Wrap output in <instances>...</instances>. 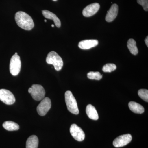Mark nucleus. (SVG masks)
I'll use <instances>...</instances> for the list:
<instances>
[{"instance_id": "nucleus-1", "label": "nucleus", "mask_w": 148, "mask_h": 148, "mask_svg": "<svg viewBox=\"0 0 148 148\" xmlns=\"http://www.w3.org/2000/svg\"><path fill=\"white\" fill-rule=\"evenodd\" d=\"M15 19L18 27L24 30L30 31L34 27V23L31 16L24 12H16Z\"/></svg>"}, {"instance_id": "nucleus-2", "label": "nucleus", "mask_w": 148, "mask_h": 148, "mask_svg": "<svg viewBox=\"0 0 148 148\" xmlns=\"http://www.w3.org/2000/svg\"><path fill=\"white\" fill-rule=\"evenodd\" d=\"M65 101L67 108L69 112L74 114L77 115L79 113V110L75 98L71 91L65 92Z\"/></svg>"}, {"instance_id": "nucleus-3", "label": "nucleus", "mask_w": 148, "mask_h": 148, "mask_svg": "<svg viewBox=\"0 0 148 148\" xmlns=\"http://www.w3.org/2000/svg\"><path fill=\"white\" fill-rule=\"evenodd\" d=\"M46 62L49 64H52L57 71L61 70L64 62L61 56L54 51H51L48 54Z\"/></svg>"}, {"instance_id": "nucleus-4", "label": "nucleus", "mask_w": 148, "mask_h": 148, "mask_svg": "<svg viewBox=\"0 0 148 148\" xmlns=\"http://www.w3.org/2000/svg\"><path fill=\"white\" fill-rule=\"evenodd\" d=\"M21 61L20 56L17 54L12 56L10 59V73L13 76H16L20 71Z\"/></svg>"}, {"instance_id": "nucleus-5", "label": "nucleus", "mask_w": 148, "mask_h": 148, "mask_svg": "<svg viewBox=\"0 0 148 148\" xmlns=\"http://www.w3.org/2000/svg\"><path fill=\"white\" fill-rule=\"evenodd\" d=\"M31 94L34 100L40 101L45 98V91L44 88L39 84L32 85Z\"/></svg>"}, {"instance_id": "nucleus-6", "label": "nucleus", "mask_w": 148, "mask_h": 148, "mask_svg": "<svg viewBox=\"0 0 148 148\" xmlns=\"http://www.w3.org/2000/svg\"><path fill=\"white\" fill-rule=\"evenodd\" d=\"M0 101L6 105H12L15 103V98L10 90L1 89H0Z\"/></svg>"}, {"instance_id": "nucleus-7", "label": "nucleus", "mask_w": 148, "mask_h": 148, "mask_svg": "<svg viewBox=\"0 0 148 148\" xmlns=\"http://www.w3.org/2000/svg\"><path fill=\"white\" fill-rule=\"evenodd\" d=\"M51 101L49 98H44L37 107L38 114L41 116H45L51 108Z\"/></svg>"}, {"instance_id": "nucleus-8", "label": "nucleus", "mask_w": 148, "mask_h": 148, "mask_svg": "<svg viewBox=\"0 0 148 148\" xmlns=\"http://www.w3.org/2000/svg\"><path fill=\"white\" fill-rule=\"evenodd\" d=\"M70 132L73 138L79 142L84 140L85 133L82 128L75 124H73L70 127Z\"/></svg>"}, {"instance_id": "nucleus-9", "label": "nucleus", "mask_w": 148, "mask_h": 148, "mask_svg": "<svg viewBox=\"0 0 148 148\" xmlns=\"http://www.w3.org/2000/svg\"><path fill=\"white\" fill-rule=\"evenodd\" d=\"M132 140V137L130 134H125L119 136L116 138L113 144L115 147H121L129 144Z\"/></svg>"}, {"instance_id": "nucleus-10", "label": "nucleus", "mask_w": 148, "mask_h": 148, "mask_svg": "<svg viewBox=\"0 0 148 148\" xmlns=\"http://www.w3.org/2000/svg\"><path fill=\"white\" fill-rule=\"evenodd\" d=\"M100 8V4L98 3L91 4L84 9L82 12L83 15L85 17L92 16L98 12Z\"/></svg>"}, {"instance_id": "nucleus-11", "label": "nucleus", "mask_w": 148, "mask_h": 148, "mask_svg": "<svg viewBox=\"0 0 148 148\" xmlns=\"http://www.w3.org/2000/svg\"><path fill=\"white\" fill-rule=\"evenodd\" d=\"M118 13V6L116 4H114L108 11L106 17L107 22H112L115 19Z\"/></svg>"}, {"instance_id": "nucleus-12", "label": "nucleus", "mask_w": 148, "mask_h": 148, "mask_svg": "<svg viewBox=\"0 0 148 148\" xmlns=\"http://www.w3.org/2000/svg\"><path fill=\"white\" fill-rule=\"evenodd\" d=\"M98 44V41L97 40H84L80 42L78 46L81 49H88L96 46Z\"/></svg>"}, {"instance_id": "nucleus-13", "label": "nucleus", "mask_w": 148, "mask_h": 148, "mask_svg": "<svg viewBox=\"0 0 148 148\" xmlns=\"http://www.w3.org/2000/svg\"><path fill=\"white\" fill-rule=\"evenodd\" d=\"M42 13L43 15L46 18L53 20L56 27H58V28H60L61 27V21L54 13H52V12H51L47 10H42Z\"/></svg>"}, {"instance_id": "nucleus-14", "label": "nucleus", "mask_w": 148, "mask_h": 148, "mask_svg": "<svg viewBox=\"0 0 148 148\" xmlns=\"http://www.w3.org/2000/svg\"><path fill=\"white\" fill-rule=\"evenodd\" d=\"M86 113L90 119L97 120L99 118L96 109L92 105H88L86 108Z\"/></svg>"}, {"instance_id": "nucleus-15", "label": "nucleus", "mask_w": 148, "mask_h": 148, "mask_svg": "<svg viewBox=\"0 0 148 148\" xmlns=\"http://www.w3.org/2000/svg\"><path fill=\"white\" fill-rule=\"evenodd\" d=\"M128 106L130 110L136 114H141L144 112L145 109L143 106L135 102H130Z\"/></svg>"}, {"instance_id": "nucleus-16", "label": "nucleus", "mask_w": 148, "mask_h": 148, "mask_svg": "<svg viewBox=\"0 0 148 148\" xmlns=\"http://www.w3.org/2000/svg\"><path fill=\"white\" fill-rule=\"evenodd\" d=\"M38 144L39 140L38 137L36 135H32L27 139L26 148H38Z\"/></svg>"}, {"instance_id": "nucleus-17", "label": "nucleus", "mask_w": 148, "mask_h": 148, "mask_svg": "<svg viewBox=\"0 0 148 148\" xmlns=\"http://www.w3.org/2000/svg\"><path fill=\"white\" fill-rule=\"evenodd\" d=\"M4 128L8 131H15L19 129V125L16 123L12 121L5 122L3 124Z\"/></svg>"}, {"instance_id": "nucleus-18", "label": "nucleus", "mask_w": 148, "mask_h": 148, "mask_svg": "<svg viewBox=\"0 0 148 148\" xmlns=\"http://www.w3.org/2000/svg\"><path fill=\"white\" fill-rule=\"evenodd\" d=\"M127 47L132 54L134 55L138 54V50L135 40L133 39H130L127 41Z\"/></svg>"}, {"instance_id": "nucleus-19", "label": "nucleus", "mask_w": 148, "mask_h": 148, "mask_svg": "<svg viewBox=\"0 0 148 148\" xmlns=\"http://www.w3.org/2000/svg\"><path fill=\"white\" fill-rule=\"evenodd\" d=\"M87 77L89 79L100 80L103 77V75L99 72H90L87 74Z\"/></svg>"}, {"instance_id": "nucleus-20", "label": "nucleus", "mask_w": 148, "mask_h": 148, "mask_svg": "<svg viewBox=\"0 0 148 148\" xmlns=\"http://www.w3.org/2000/svg\"><path fill=\"white\" fill-rule=\"evenodd\" d=\"M116 69V66L114 64H108L103 66V71L106 73H107V72L111 73V72L114 71Z\"/></svg>"}, {"instance_id": "nucleus-21", "label": "nucleus", "mask_w": 148, "mask_h": 148, "mask_svg": "<svg viewBox=\"0 0 148 148\" xmlns=\"http://www.w3.org/2000/svg\"><path fill=\"white\" fill-rule=\"evenodd\" d=\"M138 95L146 102H148V90L147 89H141L138 92Z\"/></svg>"}, {"instance_id": "nucleus-22", "label": "nucleus", "mask_w": 148, "mask_h": 148, "mask_svg": "<svg viewBox=\"0 0 148 148\" xmlns=\"http://www.w3.org/2000/svg\"><path fill=\"white\" fill-rule=\"evenodd\" d=\"M137 2L138 4L143 6L144 10L148 11V0H137Z\"/></svg>"}, {"instance_id": "nucleus-23", "label": "nucleus", "mask_w": 148, "mask_h": 148, "mask_svg": "<svg viewBox=\"0 0 148 148\" xmlns=\"http://www.w3.org/2000/svg\"><path fill=\"white\" fill-rule=\"evenodd\" d=\"M145 42L146 45L148 47V37H146L145 40Z\"/></svg>"}, {"instance_id": "nucleus-24", "label": "nucleus", "mask_w": 148, "mask_h": 148, "mask_svg": "<svg viewBox=\"0 0 148 148\" xmlns=\"http://www.w3.org/2000/svg\"><path fill=\"white\" fill-rule=\"evenodd\" d=\"M31 91H32V88H29V90H28L29 93H31Z\"/></svg>"}, {"instance_id": "nucleus-25", "label": "nucleus", "mask_w": 148, "mask_h": 148, "mask_svg": "<svg viewBox=\"0 0 148 148\" xmlns=\"http://www.w3.org/2000/svg\"><path fill=\"white\" fill-rule=\"evenodd\" d=\"M51 27H54V25H53V24H52V25H51Z\"/></svg>"}, {"instance_id": "nucleus-26", "label": "nucleus", "mask_w": 148, "mask_h": 148, "mask_svg": "<svg viewBox=\"0 0 148 148\" xmlns=\"http://www.w3.org/2000/svg\"><path fill=\"white\" fill-rule=\"evenodd\" d=\"M15 54V55H17V54H18V53H17V52H15V54Z\"/></svg>"}, {"instance_id": "nucleus-27", "label": "nucleus", "mask_w": 148, "mask_h": 148, "mask_svg": "<svg viewBox=\"0 0 148 148\" xmlns=\"http://www.w3.org/2000/svg\"><path fill=\"white\" fill-rule=\"evenodd\" d=\"M47 20H46V19H45V22H47Z\"/></svg>"}, {"instance_id": "nucleus-28", "label": "nucleus", "mask_w": 148, "mask_h": 148, "mask_svg": "<svg viewBox=\"0 0 148 148\" xmlns=\"http://www.w3.org/2000/svg\"><path fill=\"white\" fill-rule=\"evenodd\" d=\"M53 1H56L57 0H53Z\"/></svg>"}]
</instances>
